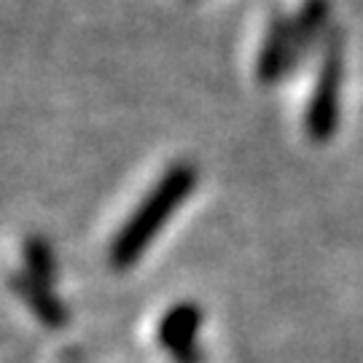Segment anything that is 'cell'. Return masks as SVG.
Wrapping results in <instances>:
<instances>
[{"instance_id":"cell-5","label":"cell","mask_w":363,"mask_h":363,"mask_svg":"<svg viewBox=\"0 0 363 363\" xmlns=\"http://www.w3.org/2000/svg\"><path fill=\"white\" fill-rule=\"evenodd\" d=\"M11 291L13 296L35 315V320L43 323L46 328L60 331V328L67 325V307L60 301V296L52 291V286L40 283V280L30 277V274L16 272L11 274Z\"/></svg>"},{"instance_id":"cell-2","label":"cell","mask_w":363,"mask_h":363,"mask_svg":"<svg viewBox=\"0 0 363 363\" xmlns=\"http://www.w3.org/2000/svg\"><path fill=\"white\" fill-rule=\"evenodd\" d=\"M345 81V33L334 27L318 52V70L307 111L304 132L315 145L331 143L339 127V91Z\"/></svg>"},{"instance_id":"cell-8","label":"cell","mask_w":363,"mask_h":363,"mask_svg":"<svg viewBox=\"0 0 363 363\" xmlns=\"http://www.w3.org/2000/svg\"><path fill=\"white\" fill-rule=\"evenodd\" d=\"M172 361H175V363H202V361H205V352H202V347H199V345H194V347H189V350L178 352Z\"/></svg>"},{"instance_id":"cell-7","label":"cell","mask_w":363,"mask_h":363,"mask_svg":"<svg viewBox=\"0 0 363 363\" xmlns=\"http://www.w3.org/2000/svg\"><path fill=\"white\" fill-rule=\"evenodd\" d=\"M22 259H25V274L35 277L46 286H54L57 280V256L52 250V242L40 234H30L22 242Z\"/></svg>"},{"instance_id":"cell-4","label":"cell","mask_w":363,"mask_h":363,"mask_svg":"<svg viewBox=\"0 0 363 363\" xmlns=\"http://www.w3.org/2000/svg\"><path fill=\"white\" fill-rule=\"evenodd\" d=\"M294 25V70L307 62L312 52H320L331 27V3L328 0H304L298 13L291 19Z\"/></svg>"},{"instance_id":"cell-6","label":"cell","mask_w":363,"mask_h":363,"mask_svg":"<svg viewBox=\"0 0 363 363\" xmlns=\"http://www.w3.org/2000/svg\"><path fill=\"white\" fill-rule=\"evenodd\" d=\"M202 325V310L194 301H181L175 307H169L162 320L156 325V342L169 352V358H175L178 352L189 350L199 345L196 334Z\"/></svg>"},{"instance_id":"cell-3","label":"cell","mask_w":363,"mask_h":363,"mask_svg":"<svg viewBox=\"0 0 363 363\" xmlns=\"http://www.w3.org/2000/svg\"><path fill=\"white\" fill-rule=\"evenodd\" d=\"M294 73V25L283 13H274L256 57V81L272 86Z\"/></svg>"},{"instance_id":"cell-1","label":"cell","mask_w":363,"mask_h":363,"mask_svg":"<svg viewBox=\"0 0 363 363\" xmlns=\"http://www.w3.org/2000/svg\"><path fill=\"white\" fill-rule=\"evenodd\" d=\"M196 189V167L191 162H175L169 164L156 186L140 199L130 218L121 223V229L113 234L111 247H108V264L116 272L132 269L148 245L154 242L159 232L164 229L178 208L186 202V196Z\"/></svg>"}]
</instances>
